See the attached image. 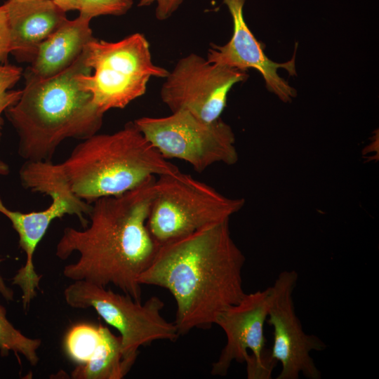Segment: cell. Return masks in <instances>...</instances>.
<instances>
[{
  "label": "cell",
  "instance_id": "obj_1",
  "mask_svg": "<svg viewBox=\"0 0 379 379\" xmlns=\"http://www.w3.org/2000/svg\"><path fill=\"white\" fill-rule=\"evenodd\" d=\"M156 177L124 193L93 201L86 227L64 228L55 255L64 260L74 253L79 255L63 268L65 278L103 287L112 284L141 302L138 278L160 246L147 226Z\"/></svg>",
  "mask_w": 379,
  "mask_h": 379
},
{
  "label": "cell",
  "instance_id": "obj_2",
  "mask_svg": "<svg viewBox=\"0 0 379 379\" xmlns=\"http://www.w3.org/2000/svg\"><path fill=\"white\" fill-rule=\"evenodd\" d=\"M246 258L233 240L230 219L161 244L138 278L141 285L164 288L176 305L179 335L208 329L218 315L239 302Z\"/></svg>",
  "mask_w": 379,
  "mask_h": 379
},
{
  "label": "cell",
  "instance_id": "obj_3",
  "mask_svg": "<svg viewBox=\"0 0 379 379\" xmlns=\"http://www.w3.org/2000/svg\"><path fill=\"white\" fill-rule=\"evenodd\" d=\"M85 72L91 69L83 51L53 77L39 79L27 73L20 99L5 111L18 135V154L25 161H52L65 140H82L98 133L104 113L79 84L78 77Z\"/></svg>",
  "mask_w": 379,
  "mask_h": 379
},
{
  "label": "cell",
  "instance_id": "obj_4",
  "mask_svg": "<svg viewBox=\"0 0 379 379\" xmlns=\"http://www.w3.org/2000/svg\"><path fill=\"white\" fill-rule=\"evenodd\" d=\"M42 164L88 204L129 191L152 176L180 171L159 154L133 121L114 133H97L82 140L60 164Z\"/></svg>",
  "mask_w": 379,
  "mask_h": 379
},
{
  "label": "cell",
  "instance_id": "obj_5",
  "mask_svg": "<svg viewBox=\"0 0 379 379\" xmlns=\"http://www.w3.org/2000/svg\"><path fill=\"white\" fill-rule=\"evenodd\" d=\"M84 55L93 73L79 74V84L104 114L126 107L145 93L151 77L165 78L169 72L153 62L149 42L138 32L115 42L95 39Z\"/></svg>",
  "mask_w": 379,
  "mask_h": 379
},
{
  "label": "cell",
  "instance_id": "obj_6",
  "mask_svg": "<svg viewBox=\"0 0 379 379\" xmlns=\"http://www.w3.org/2000/svg\"><path fill=\"white\" fill-rule=\"evenodd\" d=\"M244 204V199L226 197L178 171L156 177L147 226L161 245L230 219Z\"/></svg>",
  "mask_w": 379,
  "mask_h": 379
},
{
  "label": "cell",
  "instance_id": "obj_7",
  "mask_svg": "<svg viewBox=\"0 0 379 379\" xmlns=\"http://www.w3.org/2000/svg\"><path fill=\"white\" fill-rule=\"evenodd\" d=\"M19 178L26 190L48 195L52 199L46 209L29 213L12 211L0 199V213L11 221L18 235L19 246L26 256L25 265L12 279V284L21 289L25 311L36 296L42 277L35 271L34 254L51 223L65 215H75L84 228L88 223L86 217L91 211V204L74 195L62 181L45 169L41 162L25 161L19 171Z\"/></svg>",
  "mask_w": 379,
  "mask_h": 379
},
{
  "label": "cell",
  "instance_id": "obj_8",
  "mask_svg": "<svg viewBox=\"0 0 379 379\" xmlns=\"http://www.w3.org/2000/svg\"><path fill=\"white\" fill-rule=\"evenodd\" d=\"M66 303L75 309H93L120 334L124 362L131 368L142 346L155 340L175 341L180 336L174 322L161 315L164 302L157 296L144 303L126 293L86 281H74L64 290Z\"/></svg>",
  "mask_w": 379,
  "mask_h": 379
},
{
  "label": "cell",
  "instance_id": "obj_9",
  "mask_svg": "<svg viewBox=\"0 0 379 379\" xmlns=\"http://www.w3.org/2000/svg\"><path fill=\"white\" fill-rule=\"evenodd\" d=\"M133 122L164 158L183 160L199 173L214 164L232 165L238 161L234 133L221 118L209 122L178 111Z\"/></svg>",
  "mask_w": 379,
  "mask_h": 379
},
{
  "label": "cell",
  "instance_id": "obj_10",
  "mask_svg": "<svg viewBox=\"0 0 379 379\" xmlns=\"http://www.w3.org/2000/svg\"><path fill=\"white\" fill-rule=\"evenodd\" d=\"M270 288L246 293L222 311L215 324L226 335V344L213 363L211 374L225 376L234 361L246 362L248 379H269L277 361L266 348L264 326L268 315Z\"/></svg>",
  "mask_w": 379,
  "mask_h": 379
},
{
  "label": "cell",
  "instance_id": "obj_11",
  "mask_svg": "<svg viewBox=\"0 0 379 379\" xmlns=\"http://www.w3.org/2000/svg\"><path fill=\"white\" fill-rule=\"evenodd\" d=\"M248 77L246 71L211 63L190 53L180 58L164 78L161 99L171 112L187 111L213 121L220 118L232 86Z\"/></svg>",
  "mask_w": 379,
  "mask_h": 379
},
{
  "label": "cell",
  "instance_id": "obj_12",
  "mask_svg": "<svg viewBox=\"0 0 379 379\" xmlns=\"http://www.w3.org/2000/svg\"><path fill=\"white\" fill-rule=\"evenodd\" d=\"M298 274L295 270H284L270 288L267 322L273 328L270 353L280 362L281 369L277 379H298L300 374L307 379H321V373L310 354L326 349L318 336L307 334L298 317L293 292Z\"/></svg>",
  "mask_w": 379,
  "mask_h": 379
},
{
  "label": "cell",
  "instance_id": "obj_13",
  "mask_svg": "<svg viewBox=\"0 0 379 379\" xmlns=\"http://www.w3.org/2000/svg\"><path fill=\"white\" fill-rule=\"evenodd\" d=\"M246 0H223L231 14L233 33L223 46L211 44L207 52L208 62L246 71L255 69L262 76L267 88L284 102L291 101L296 91L281 78L277 71L286 70L290 76L296 75L295 54L290 60L278 63L269 59L264 53L244 18L243 8Z\"/></svg>",
  "mask_w": 379,
  "mask_h": 379
},
{
  "label": "cell",
  "instance_id": "obj_14",
  "mask_svg": "<svg viewBox=\"0 0 379 379\" xmlns=\"http://www.w3.org/2000/svg\"><path fill=\"white\" fill-rule=\"evenodd\" d=\"M63 348L76 364L74 379H121L131 370L123 359L120 336L101 324L73 325L65 335Z\"/></svg>",
  "mask_w": 379,
  "mask_h": 379
},
{
  "label": "cell",
  "instance_id": "obj_15",
  "mask_svg": "<svg viewBox=\"0 0 379 379\" xmlns=\"http://www.w3.org/2000/svg\"><path fill=\"white\" fill-rule=\"evenodd\" d=\"M4 5L11 53L20 60H32L39 45L67 20L66 12L53 0H8Z\"/></svg>",
  "mask_w": 379,
  "mask_h": 379
},
{
  "label": "cell",
  "instance_id": "obj_16",
  "mask_svg": "<svg viewBox=\"0 0 379 379\" xmlns=\"http://www.w3.org/2000/svg\"><path fill=\"white\" fill-rule=\"evenodd\" d=\"M90 21L91 19L81 15L72 20L67 19L39 45L27 73L46 79L69 68L81 55L86 46L95 39Z\"/></svg>",
  "mask_w": 379,
  "mask_h": 379
},
{
  "label": "cell",
  "instance_id": "obj_17",
  "mask_svg": "<svg viewBox=\"0 0 379 379\" xmlns=\"http://www.w3.org/2000/svg\"><path fill=\"white\" fill-rule=\"evenodd\" d=\"M41 345L39 338L25 335L9 321L6 310L0 303V353L8 355L11 352L22 355L33 366L37 365L39 357L38 350Z\"/></svg>",
  "mask_w": 379,
  "mask_h": 379
},
{
  "label": "cell",
  "instance_id": "obj_18",
  "mask_svg": "<svg viewBox=\"0 0 379 379\" xmlns=\"http://www.w3.org/2000/svg\"><path fill=\"white\" fill-rule=\"evenodd\" d=\"M22 74V69L15 65H2L0 67V140L2 136V114L20 99L22 91L11 89Z\"/></svg>",
  "mask_w": 379,
  "mask_h": 379
},
{
  "label": "cell",
  "instance_id": "obj_19",
  "mask_svg": "<svg viewBox=\"0 0 379 379\" xmlns=\"http://www.w3.org/2000/svg\"><path fill=\"white\" fill-rule=\"evenodd\" d=\"M133 0H79V15L89 19L100 15H122L132 7Z\"/></svg>",
  "mask_w": 379,
  "mask_h": 379
},
{
  "label": "cell",
  "instance_id": "obj_20",
  "mask_svg": "<svg viewBox=\"0 0 379 379\" xmlns=\"http://www.w3.org/2000/svg\"><path fill=\"white\" fill-rule=\"evenodd\" d=\"M184 0H139L138 6L140 7L157 4L155 16L159 20L169 18L180 7Z\"/></svg>",
  "mask_w": 379,
  "mask_h": 379
},
{
  "label": "cell",
  "instance_id": "obj_21",
  "mask_svg": "<svg viewBox=\"0 0 379 379\" xmlns=\"http://www.w3.org/2000/svg\"><path fill=\"white\" fill-rule=\"evenodd\" d=\"M11 53V36L4 5L0 6V67Z\"/></svg>",
  "mask_w": 379,
  "mask_h": 379
},
{
  "label": "cell",
  "instance_id": "obj_22",
  "mask_svg": "<svg viewBox=\"0 0 379 379\" xmlns=\"http://www.w3.org/2000/svg\"><path fill=\"white\" fill-rule=\"evenodd\" d=\"M3 261V259L0 258V263ZM0 293L3 298L9 301L13 300V291L12 289L6 286L4 279L0 273Z\"/></svg>",
  "mask_w": 379,
  "mask_h": 379
},
{
  "label": "cell",
  "instance_id": "obj_23",
  "mask_svg": "<svg viewBox=\"0 0 379 379\" xmlns=\"http://www.w3.org/2000/svg\"><path fill=\"white\" fill-rule=\"evenodd\" d=\"M60 8L67 12L77 10L79 0H53Z\"/></svg>",
  "mask_w": 379,
  "mask_h": 379
},
{
  "label": "cell",
  "instance_id": "obj_24",
  "mask_svg": "<svg viewBox=\"0 0 379 379\" xmlns=\"http://www.w3.org/2000/svg\"><path fill=\"white\" fill-rule=\"evenodd\" d=\"M10 173L9 166L0 159V175H7Z\"/></svg>",
  "mask_w": 379,
  "mask_h": 379
}]
</instances>
